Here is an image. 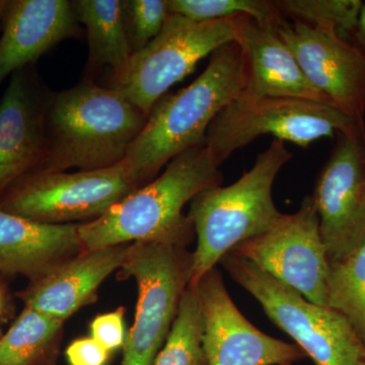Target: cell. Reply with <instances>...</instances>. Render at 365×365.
I'll return each mask as SVG.
<instances>
[{"instance_id": "21", "label": "cell", "mask_w": 365, "mask_h": 365, "mask_svg": "<svg viewBox=\"0 0 365 365\" xmlns=\"http://www.w3.org/2000/svg\"><path fill=\"white\" fill-rule=\"evenodd\" d=\"M327 307L342 314L365 345V241L343 260L330 263Z\"/></svg>"}, {"instance_id": "26", "label": "cell", "mask_w": 365, "mask_h": 365, "mask_svg": "<svg viewBox=\"0 0 365 365\" xmlns=\"http://www.w3.org/2000/svg\"><path fill=\"white\" fill-rule=\"evenodd\" d=\"M124 314V307H120L109 313L98 314L91 321V337L110 353L124 347L126 341Z\"/></svg>"}, {"instance_id": "11", "label": "cell", "mask_w": 365, "mask_h": 365, "mask_svg": "<svg viewBox=\"0 0 365 365\" xmlns=\"http://www.w3.org/2000/svg\"><path fill=\"white\" fill-rule=\"evenodd\" d=\"M312 198L329 262L343 260L365 241V131L338 134Z\"/></svg>"}, {"instance_id": "10", "label": "cell", "mask_w": 365, "mask_h": 365, "mask_svg": "<svg viewBox=\"0 0 365 365\" xmlns=\"http://www.w3.org/2000/svg\"><path fill=\"white\" fill-rule=\"evenodd\" d=\"M228 254L252 262L309 302L327 307L330 262L312 196L304 197L297 212L283 215L267 232Z\"/></svg>"}, {"instance_id": "13", "label": "cell", "mask_w": 365, "mask_h": 365, "mask_svg": "<svg viewBox=\"0 0 365 365\" xmlns=\"http://www.w3.org/2000/svg\"><path fill=\"white\" fill-rule=\"evenodd\" d=\"M195 285L202 309L207 365H292L307 359L299 346L271 337L250 323L232 302L217 268Z\"/></svg>"}, {"instance_id": "9", "label": "cell", "mask_w": 365, "mask_h": 365, "mask_svg": "<svg viewBox=\"0 0 365 365\" xmlns=\"http://www.w3.org/2000/svg\"><path fill=\"white\" fill-rule=\"evenodd\" d=\"M138 188L124 162L76 173L38 170L0 197V209L48 225L91 222Z\"/></svg>"}, {"instance_id": "1", "label": "cell", "mask_w": 365, "mask_h": 365, "mask_svg": "<svg viewBox=\"0 0 365 365\" xmlns=\"http://www.w3.org/2000/svg\"><path fill=\"white\" fill-rule=\"evenodd\" d=\"M246 83V59L232 42L211 54L205 71L193 83L163 96L123 160L139 186L153 181L178 155L205 146L209 126L241 95Z\"/></svg>"}, {"instance_id": "28", "label": "cell", "mask_w": 365, "mask_h": 365, "mask_svg": "<svg viewBox=\"0 0 365 365\" xmlns=\"http://www.w3.org/2000/svg\"><path fill=\"white\" fill-rule=\"evenodd\" d=\"M353 43L364 52L365 55V2L362 4L361 11H360L359 21H357L356 28L351 36Z\"/></svg>"}, {"instance_id": "7", "label": "cell", "mask_w": 365, "mask_h": 365, "mask_svg": "<svg viewBox=\"0 0 365 365\" xmlns=\"http://www.w3.org/2000/svg\"><path fill=\"white\" fill-rule=\"evenodd\" d=\"M193 253L158 242L130 244L119 277L135 281L134 323L126 335L122 365H153L191 283Z\"/></svg>"}, {"instance_id": "30", "label": "cell", "mask_w": 365, "mask_h": 365, "mask_svg": "<svg viewBox=\"0 0 365 365\" xmlns=\"http://www.w3.org/2000/svg\"><path fill=\"white\" fill-rule=\"evenodd\" d=\"M361 365H365V361L364 362V364H362Z\"/></svg>"}, {"instance_id": "8", "label": "cell", "mask_w": 365, "mask_h": 365, "mask_svg": "<svg viewBox=\"0 0 365 365\" xmlns=\"http://www.w3.org/2000/svg\"><path fill=\"white\" fill-rule=\"evenodd\" d=\"M235 42L232 18L196 21L170 14L162 31L126 68L112 78V86L148 117L167 91L189 76L204 57Z\"/></svg>"}, {"instance_id": "19", "label": "cell", "mask_w": 365, "mask_h": 365, "mask_svg": "<svg viewBox=\"0 0 365 365\" xmlns=\"http://www.w3.org/2000/svg\"><path fill=\"white\" fill-rule=\"evenodd\" d=\"M78 23L86 26L88 41V64L111 67L112 78L121 74L131 59L132 51L120 0L72 1Z\"/></svg>"}, {"instance_id": "29", "label": "cell", "mask_w": 365, "mask_h": 365, "mask_svg": "<svg viewBox=\"0 0 365 365\" xmlns=\"http://www.w3.org/2000/svg\"><path fill=\"white\" fill-rule=\"evenodd\" d=\"M4 295L2 292V288L0 287V318H1L2 314H4Z\"/></svg>"}, {"instance_id": "24", "label": "cell", "mask_w": 365, "mask_h": 365, "mask_svg": "<svg viewBox=\"0 0 365 365\" xmlns=\"http://www.w3.org/2000/svg\"><path fill=\"white\" fill-rule=\"evenodd\" d=\"M169 11L196 21L249 16L261 25L276 29L284 21L270 0H169Z\"/></svg>"}, {"instance_id": "18", "label": "cell", "mask_w": 365, "mask_h": 365, "mask_svg": "<svg viewBox=\"0 0 365 365\" xmlns=\"http://www.w3.org/2000/svg\"><path fill=\"white\" fill-rule=\"evenodd\" d=\"M79 223L48 225L0 209V272L39 279L83 252Z\"/></svg>"}, {"instance_id": "25", "label": "cell", "mask_w": 365, "mask_h": 365, "mask_svg": "<svg viewBox=\"0 0 365 365\" xmlns=\"http://www.w3.org/2000/svg\"><path fill=\"white\" fill-rule=\"evenodd\" d=\"M123 14L132 51H140L162 31L169 0H124Z\"/></svg>"}, {"instance_id": "27", "label": "cell", "mask_w": 365, "mask_h": 365, "mask_svg": "<svg viewBox=\"0 0 365 365\" xmlns=\"http://www.w3.org/2000/svg\"><path fill=\"white\" fill-rule=\"evenodd\" d=\"M110 352L91 337L73 341L66 349L69 365H106Z\"/></svg>"}, {"instance_id": "15", "label": "cell", "mask_w": 365, "mask_h": 365, "mask_svg": "<svg viewBox=\"0 0 365 365\" xmlns=\"http://www.w3.org/2000/svg\"><path fill=\"white\" fill-rule=\"evenodd\" d=\"M0 7V83L62 41L81 35L72 1L14 0Z\"/></svg>"}, {"instance_id": "12", "label": "cell", "mask_w": 365, "mask_h": 365, "mask_svg": "<svg viewBox=\"0 0 365 365\" xmlns=\"http://www.w3.org/2000/svg\"><path fill=\"white\" fill-rule=\"evenodd\" d=\"M278 35L304 76L336 109L365 129V55L339 34L283 21Z\"/></svg>"}, {"instance_id": "23", "label": "cell", "mask_w": 365, "mask_h": 365, "mask_svg": "<svg viewBox=\"0 0 365 365\" xmlns=\"http://www.w3.org/2000/svg\"><path fill=\"white\" fill-rule=\"evenodd\" d=\"M283 16L319 30L351 37L364 1L361 0H276Z\"/></svg>"}, {"instance_id": "4", "label": "cell", "mask_w": 365, "mask_h": 365, "mask_svg": "<svg viewBox=\"0 0 365 365\" xmlns=\"http://www.w3.org/2000/svg\"><path fill=\"white\" fill-rule=\"evenodd\" d=\"M292 158L285 143L273 139L253 168L234 184L211 187L194 197L188 213L197 239L191 284L235 247L267 232L282 217L274 204L272 188L278 173Z\"/></svg>"}, {"instance_id": "6", "label": "cell", "mask_w": 365, "mask_h": 365, "mask_svg": "<svg viewBox=\"0 0 365 365\" xmlns=\"http://www.w3.org/2000/svg\"><path fill=\"white\" fill-rule=\"evenodd\" d=\"M365 131L333 106L292 98H254L241 93L218 113L205 148L220 168L235 151L264 135L309 148L321 138Z\"/></svg>"}, {"instance_id": "2", "label": "cell", "mask_w": 365, "mask_h": 365, "mask_svg": "<svg viewBox=\"0 0 365 365\" xmlns=\"http://www.w3.org/2000/svg\"><path fill=\"white\" fill-rule=\"evenodd\" d=\"M222 173L205 146L192 148L170 160L153 181L132 192L104 215L79 223L85 250L136 242L188 247L193 225L182 208L204 190L220 186Z\"/></svg>"}, {"instance_id": "3", "label": "cell", "mask_w": 365, "mask_h": 365, "mask_svg": "<svg viewBox=\"0 0 365 365\" xmlns=\"http://www.w3.org/2000/svg\"><path fill=\"white\" fill-rule=\"evenodd\" d=\"M146 120V115L113 88L86 81L60 91L48 106L49 153L39 170H96L119 165Z\"/></svg>"}, {"instance_id": "22", "label": "cell", "mask_w": 365, "mask_h": 365, "mask_svg": "<svg viewBox=\"0 0 365 365\" xmlns=\"http://www.w3.org/2000/svg\"><path fill=\"white\" fill-rule=\"evenodd\" d=\"M203 314L195 284L182 294L177 317L153 365H207L203 344Z\"/></svg>"}, {"instance_id": "5", "label": "cell", "mask_w": 365, "mask_h": 365, "mask_svg": "<svg viewBox=\"0 0 365 365\" xmlns=\"http://www.w3.org/2000/svg\"><path fill=\"white\" fill-rule=\"evenodd\" d=\"M232 279L253 295L271 321L294 340L314 365H361L365 345L338 312L319 306L242 257L220 261Z\"/></svg>"}, {"instance_id": "14", "label": "cell", "mask_w": 365, "mask_h": 365, "mask_svg": "<svg viewBox=\"0 0 365 365\" xmlns=\"http://www.w3.org/2000/svg\"><path fill=\"white\" fill-rule=\"evenodd\" d=\"M49 102L24 69L11 76L0 101V197L45 165Z\"/></svg>"}, {"instance_id": "16", "label": "cell", "mask_w": 365, "mask_h": 365, "mask_svg": "<svg viewBox=\"0 0 365 365\" xmlns=\"http://www.w3.org/2000/svg\"><path fill=\"white\" fill-rule=\"evenodd\" d=\"M235 42L246 59L244 95L254 98H292L330 105V101L304 76L276 28L249 16L232 18ZM335 108V107H334Z\"/></svg>"}, {"instance_id": "17", "label": "cell", "mask_w": 365, "mask_h": 365, "mask_svg": "<svg viewBox=\"0 0 365 365\" xmlns=\"http://www.w3.org/2000/svg\"><path fill=\"white\" fill-rule=\"evenodd\" d=\"M130 244L83 250L46 274L31 281L20 294L25 306L66 322L81 307L98 299L102 283L121 268Z\"/></svg>"}, {"instance_id": "20", "label": "cell", "mask_w": 365, "mask_h": 365, "mask_svg": "<svg viewBox=\"0 0 365 365\" xmlns=\"http://www.w3.org/2000/svg\"><path fill=\"white\" fill-rule=\"evenodd\" d=\"M64 322L25 307L0 338V365H34L56 350Z\"/></svg>"}]
</instances>
